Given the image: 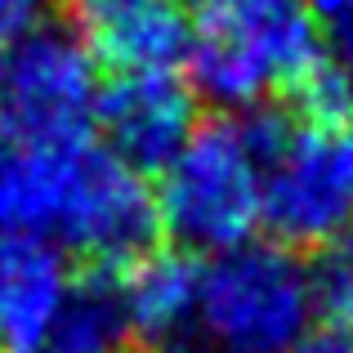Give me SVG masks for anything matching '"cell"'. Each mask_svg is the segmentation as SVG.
<instances>
[{
	"mask_svg": "<svg viewBox=\"0 0 353 353\" xmlns=\"http://www.w3.org/2000/svg\"><path fill=\"white\" fill-rule=\"evenodd\" d=\"M0 233L45 237L99 268H125L152 250L161 219L148 179L103 143L0 139Z\"/></svg>",
	"mask_w": 353,
	"mask_h": 353,
	"instance_id": "cell-1",
	"label": "cell"
},
{
	"mask_svg": "<svg viewBox=\"0 0 353 353\" xmlns=\"http://www.w3.org/2000/svg\"><path fill=\"white\" fill-rule=\"evenodd\" d=\"M286 117L268 108L197 121L188 143L157 174L161 233L188 255H224L264 224V165Z\"/></svg>",
	"mask_w": 353,
	"mask_h": 353,
	"instance_id": "cell-2",
	"label": "cell"
},
{
	"mask_svg": "<svg viewBox=\"0 0 353 353\" xmlns=\"http://www.w3.org/2000/svg\"><path fill=\"white\" fill-rule=\"evenodd\" d=\"M188 85L228 112L295 90L327 54L309 0H201L188 36Z\"/></svg>",
	"mask_w": 353,
	"mask_h": 353,
	"instance_id": "cell-3",
	"label": "cell"
},
{
	"mask_svg": "<svg viewBox=\"0 0 353 353\" xmlns=\"http://www.w3.org/2000/svg\"><path fill=\"white\" fill-rule=\"evenodd\" d=\"M313 313L309 268L282 241H241L201 268L197 336L210 353H295Z\"/></svg>",
	"mask_w": 353,
	"mask_h": 353,
	"instance_id": "cell-4",
	"label": "cell"
},
{
	"mask_svg": "<svg viewBox=\"0 0 353 353\" xmlns=\"http://www.w3.org/2000/svg\"><path fill=\"white\" fill-rule=\"evenodd\" d=\"M264 228L291 250L353 228V121H286L264 165Z\"/></svg>",
	"mask_w": 353,
	"mask_h": 353,
	"instance_id": "cell-5",
	"label": "cell"
},
{
	"mask_svg": "<svg viewBox=\"0 0 353 353\" xmlns=\"http://www.w3.org/2000/svg\"><path fill=\"white\" fill-rule=\"evenodd\" d=\"M99 68L77 32L41 27L0 50V139L72 143L99 112Z\"/></svg>",
	"mask_w": 353,
	"mask_h": 353,
	"instance_id": "cell-6",
	"label": "cell"
},
{
	"mask_svg": "<svg viewBox=\"0 0 353 353\" xmlns=\"http://www.w3.org/2000/svg\"><path fill=\"white\" fill-rule=\"evenodd\" d=\"M192 99H197L192 85H183L174 72H117L99 90L94 112L108 139L103 148L134 165L139 174H161L197 125Z\"/></svg>",
	"mask_w": 353,
	"mask_h": 353,
	"instance_id": "cell-7",
	"label": "cell"
},
{
	"mask_svg": "<svg viewBox=\"0 0 353 353\" xmlns=\"http://www.w3.org/2000/svg\"><path fill=\"white\" fill-rule=\"evenodd\" d=\"M77 36L117 72H174L192 23L179 0H63Z\"/></svg>",
	"mask_w": 353,
	"mask_h": 353,
	"instance_id": "cell-8",
	"label": "cell"
},
{
	"mask_svg": "<svg viewBox=\"0 0 353 353\" xmlns=\"http://www.w3.org/2000/svg\"><path fill=\"white\" fill-rule=\"evenodd\" d=\"M72 282L77 277L68 273L63 246L45 237L0 233V345L9 353L50 345Z\"/></svg>",
	"mask_w": 353,
	"mask_h": 353,
	"instance_id": "cell-9",
	"label": "cell"
},
{
	"mask_svg": "<svg viewBox=\"0 0 353 353\" xmlns=\"http://www.w3.org/2000/svg\"><path fill=\"white\" fill-rule=\"evenodd\" d=\"M130 331L152 345L192 336L201 304V264L188 250H148L117 273Z\"/></svg>",
	"mask_w": 353,
	"mask_h": 353,
	"instance_id": "cell-10",
	"label": "cell"
},
{
	"mask_svg": "<svg viewBox=\"0 0 353 353\" xmlns=\"http://www.w3.org/2000/svg\"><path fill=\"white\" fill-rule=\"evenodd\" d=\"M134 336L121 300V282L112 268H99L90 277L72 282V295L63 304V318L54 327V349L63 353H121V345Z\"/></svg>",
	"mask_w": 353,
	"mask_h": 353,
	"instance_id": "cell-11",
	"label": "cell"
},
{
	"mask_svg": "<svg viewBox=\"0 0 353 353\" xmlns=\"http://www.w3.org/2000/svg\"><path fill=\"white\" fill-rule=\"evenodd\" d=\"M309 286H313V309L327 318V327L340 336H353V228L327 246H318Z\"/></svg>",
	"mask_w": 353,
	"mask_h": 353,
	"instance_id": "cell-12",
	"label": "cell"
},
{
	"mask_svg": "<svg viewBox=\"0 0 353 353\" xmlns=\"http://www.w3.org/2000/svg\"><path fill=\"white\" fill-rule=\"evenodd\" d=\"M309 9L322 32V45H331V54H336L331 63L353 85V0H309Z\"/></svg>",
	"mask_w": 353,
	"mask_h": 353,
	"instance_id": "cell-13",
	"label": "cell"
},
{
	"mask_svg": "<svg viewBox=\"0 0 353 353\" xmlns=\"http://www.w3.org/2000/svg\"><path fill=\"white\" fill-rule=\"evenodd\" d=\"M50 9H54V0H0V50L41 32Z\"/></svg>",
	"mask_w": 353,
	"mask_h": 353,
	"instance_id": "cell-14",
	"label": "cell"
},
{
	"mask_svg": "<svg viewBox=\"0 0 353 353\" xmlns=\"http://www.w3.org/2000/svg\"><path fill=\"white\" fill-rule=\"evenodd\" d=\"M295 353H353V340L327 327L322 336H313V331H309V340H304V345L295 349Z\"/></svg>",
	"mask_w": 353,
	"mask_h": 353,
	"instance_id": "cell-15",
	"label": "cell"
},
{
	"mask_svg": "<svg viewBox=\"0 0 353 353\" xmlns=\"http://www.w3.org/2000/svg\"><path fill=\"white\" fill-rule=\"evenodd\" d=\"M152 353H210L201 336H179V340H165V345H152Z\"/></svg>",
	"mask_w": 353,
	"mask_h": 353,
	"instance_id": "cell-16",
	"label": "cell"
},
{
	"mask_svg": "<svg viewBox=\"0 0 353 353\" xmlns=\"http://www.w3.org/2000/svg\"><path fill=\"white\" fill-rule=\"evenodd\" d=\"M27 353H63V349H54V345H41V349H27Z\"/></svg>",
	"mask_w": 353,
	"mask_h": 353,
	"instance_id": "cell-17",
	"label": "cell"
}]
</instances>
